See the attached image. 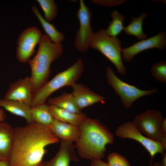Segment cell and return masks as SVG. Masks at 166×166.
Returning a JSON list of instances; mask_svg holds the SVG:
<instances>
[{"label": "cell", "mask_w": 166, "mask_h": 166, "mask_svg": "<svg viewBox=\"0 0 166 166\" xmlns=\"http://www.w3.org/2000/svg\"><path fill=\"white\" fill-rule=\"evenodd\" d=\"M31 9L41 23L46 34L49 37L53 42L61 43L64 41L65 38L64 34L58 31L53 24L47 22L43 17L36 6H32Z\"/></svg>", "instance_id": "20"}, {"label": "cell", "mask_w": 166, "mask_h": 166, "mask_svg": "<svg viewBox=\"0 0 166 166\" xmlns=\"http://www.w3.org/2000/svg\"><path fill=\"white\" fill-rule=\"evenodd\" d=\"M47 102L48 105L55 106L73 113H81L72 93L63 92L60 95L49 99Z\"/></svg>", "instance_id": "19"}, {"label": "cell", "mask_w": 166, "mask_h": 166, "mask_svg": "<svg viewBox=\"0 0 166 166\" xmlns=\"http://www.w3.org/2000/svg\"><path fill=\"white\" fill-rule=\"evenodd\" d=\"M111 16L112 20L110 22L105 32L108 35L117 37L124 30V26L123 22L125 17L124 15L116 10L111 13Z\"/></svg>", "instance_id": "23"}, {"label": "cell", "mask_w": 166, "mask_h": 166, "mask_svg": "<svg viewBox=\"0 0 166 166\" xmlns=\"http://www.w3.org/2000/svg\"><path fill=\"white\" fill-rule=\"evenodd\" d=\"M39 44L36 54L28 62L31 70L30 78L33 93L48 81L51 64L61 55L63 49L61 43L53 42L46 34L42 35Z\"/></svg>", "instance_id": "3"}, {"label": "cell", "mask_w": 166, "mask_h": 166, "mask_svg": "<svg viewBox=\"0 0 166 166\" xmlns=\"http://www.w3.org/2000/svg\"><path fill=\"white\" fill-rule=\"evenodd\" d=\"M72 92L77 105L81 110L95 103L103 102L106 98L91 90L87 86L81 84L75 83L71 86Z\"/></svg>", "instance_id": "14"}, {"label": "cell", "mask_w": 166, "mask_h": 166, "mask_svg": "<svg viewBox=\"0 0 166 166\" xmlns=\"http://www.w3.org/2000/svg\"><path fill=\"white\" fill-rule=\"evenodd\" d=\"M0 166H10L9 160H0Z\"/></svg>", "instance_id": "31"}, {"label": "cell", "mask_w": 166, "mask_h": 166, "mask_svg": "<svg viewBox=\"0 0 166 166\" xmlns=\"http://www.w3.org/2000/svg\"><path fill=\"white\" fill-rule=\"evenodd\" d=\"M106 77L108 83L120 97L126 109L131 108L137 99L154 93L157 90L155 88L148 90H141L128 84L118 77L110 67L106 68Z\"/></svg>", "instance_id": "7"}, {"label": "cell", "mask_w": 166, "mask_h": 166, "mask_svg": "<svg viewBox=\"0 0 166 166\" xmlns=\"http://www.w3.org/2000/svg\"><path fill=\"white\" fill-rule=\"evenodd\" d=\"M79 127L80 135L75 145L80 157L91 161L104 158L106 145L113 143V134L97 119L87 117Z\"/></svg>", "instance_id": "2"}, {"label": "cell", "mask_w": 166, "mask_h": 166, "mask_svg": "<svg viewBox=\"0 0 166 166\" xmlns=\"http://www.w3.org/2000/svg\"><path fill=\"white\" fill-rule=\"evenodd\" d=\"M125 0H92L91 1L95 4L104 6H115L124 3Z\"/></svg>", "instance_id": "27"}, {"label": "cell", "mask_w": 166, "mask_h": 166, "mask_svg": "<svg viewBox=\"0 0 166 166\" xmlns=\"http://www.w3.org/2000/svg\"><path fill=\"white\" fill-rule=\"evenodd\" d=\"M160 163L158 162H156L152 164L151 166H160Z\"/></svg>", "instance_id": "32"}, {"label": "cell", "mask_w": 166, "mask_h": 166, "mask_svg": "<svg viewBox=\"0 0 166 166\" xmlns=\"http://www.w3.org/2000/svg\"><path fill=\"white\" fill-rule=\"evenodd\" d=\"M42 34L35 26H31L24 30L18 38L16 57L22 63L28 62L35 52V47L39 44Z\"/></svg>", "instance_id": "10"}, {"label": "cell", "mask_w": 166, "mask_h": 166, "mask_svg": "<svg viewBox=\"0 0 166 166\" xmlns=\"http://www.w3.org/2000/svg\"><path fill=\"white\" fill-rule=\"evenodd\" d=\"M14 128L8 123L0 122V160H8L14 141Z\"/></svg>", "instance_id": "16"}, {"label": "cell", "mask_w": 166, "mask_h": 166, "mask_svg": "<svg viewBox=\"0 0 166 166\" xmlns=\"http://www.w3.org/2000/svg\"><path fill=\"white\" fill-rule=\"evenodd\" d=\"M0 107L13 114L24 118L28 124L34 122L31 114V106L26 104L4 98L0 99Z\"/></svg>", "instance_id": "17"}, {"label": "cell", "mask_w": 166, "mask_h": 166, "mask_svg": "<svg viewBox=\"0 0 166 166\" xmlns=\"http://www.w3.org/2000/svg\"><path fill=\"white\" fill-rule=\"evenodd\" d=\"M150 72L152 76L156 80L166 83V61L162 60L153 64Z\"/></svg>", "instance_id": "25"}, {"label": "cell", "mask_w": 166, "mask_h": 166, "mask_svg": "<svg viewBox=\"0 0 166 166\" xmlns=\"http://www.w3.org/2000/svg\"><path fill=\"white\" fill-rule=\"evenodd\" d=\"M79 2V8L76 12V16L79 21L80 27L76 32L74 45L77 51L84 52L89 47L94 34L90 23L93 13L83 0H80Z\"/></svg>", "instance_id": "8"}, {"label": "cell", "mask_w": 166, "mask_h": 166, "mask_svg": "<svg viewBox=\"0 0 166 166\" xmlns=\"http://www.w3.org/2000/svg\"><path fill=\"white\" fill-rule=\"evenodd\" d=\"M90 166H110L107 163L102 161L101 159L91 161ZM151 166V165L150 166Z\"/></svg>", "instance_id": "28"}, {"label": "cell", "mask_w": 166, "mask_h": 166, "mask_svg": "<svg viewBox=\"0 0 166 166\" xmlns=\"http://www.w3.org/2000/svg\"><path fill=\"white\" fill-rule=\"evenodd\" d=\"M89 47L99 51L115 65L122 75L126 72L123 62L121 42L117 37L108 35L105 30L101 29L94 33Z\"/></svg>", "instance_id": "5"}, {"label": "cell", "mask_w": 166, "mask_h": 166, "mask_svg": "<svg viewBox=\"0 0 166 166\" xmlns=\"http://www.w3.org/2000/svg\"><path fill=\"white\" fill-rule=\"evenodd\" d=\"M48 127L56 136L61 140L75 142L80 135L79 126L54 119Z\"/></svg>", "instance_id": "15"}, {"label": "cell", "mask_w": 166, "mask_h": 166, "mask_svg": "<svg viewBox=\"0 0 166 166\" xmlns=\"http://www.w3.org/2000/svg\"><path fill=\"white\" fill-rule=\"evenodd\" d=\"M107 163L110 166H131L124 156L116 152H112L109 154Z\"/></svg>", "instance_id": "26"}, {"label": "cell", "mask_w": 166, "mask_h": 166, "mask_svg": "<svg viewBox=\"0 0 166 166\" xmlns=\"http://www.w3.org/2000/svg\"><path fill=\"white\" fill-rule=\"evenodd\" d=\"M6 115L2 109L0 108V122L5 121Z\"/></svg>", "instance_id": "29"}, {"label": "cell", "mask_w": 166, "mask_h": 166, "mask_svg": "<svg viewBox=\"0 0 166 166\" xmlns=\"http://www.w3.org/2000/svg\"><path fill=\"white\" fill-rule=\"evenodd\" d=\"M148 17V14L143 12L138 17L132 16L128 24L124 27V33L128 35L134 36L139 40L146 39L147 35L143 30V23L144 19Z\"/></svg>", "instance_id": "21"}, {"label": "cell", "mask_w": 166, "mask_h": 166, "mask_svg": "<svg viewBox=\"0 0 166 166\" xmlns=\"http://www.w3.org/2000/svg\"><path fill=\"white\" fill-rule=\"evenodd\" d=\"M59 141L48 126L35 122L14 128L10 166H42L45 147Z\"/></svg>", "instance_id": "1"}, {"label": "cell", "mask_w": 166, "mask_h": 166, "mask_svg": "<svg viewBox=\"0 0 166 166\" xmlns=\"http://www.w3.org/2000/svg\"><path fill=\"white\" fill-rule=\"evenodd\" d=\"M32 93L30 77L26 76L10 83L4 98L19 101L30 106Z\"/></svg>", "instance_id": "12"}, {"label": "cell", "mask_w": 166, "mask_h": 166, "mask_svg": "<svg viewBox=\"0 0 166 166\" xmlns=\"http://www.w3.org/2000/svg\"><path fill=\"white\" fill-rule=\"evenodd\" d=\"M166 47V34L161 31L151 37L136 42L128 47L123 48L122 58L125 62H130L135 55L142 51L154 48L161 50Z\"/></svg>", "instance_id": "11"}, {"label": "cell", "mask_w": 166, "mask_h": 166, "mask_svg": "<svg viewBox=\"0 0 166 166\" xmlns=\"http://www.w3.org/2000/svg\"><path fill=\"white\" fill-rule=\"evenodd\" d=\"M164 119L156 110L148 109L135 116L133 122L140 131L148 138L160 142L166 149V137L162 134L161 124Z\"/></svg>", "instance_id": "6"}, {"label": "cell", "mask_w": 166, "mask_h": 166, "mask_svg": "<svg viewBox=\"0 0 166 166\" xmlns=\"http://www.w3.org/2000/svg\"><path fill=\"white\" fill-rule=\"evenodd\" d=\"M160 166H166V153L164 152L163 154Z\"/></svg>", "instance_id": "30"}, {"label": "cell", "mask_w": 166, "mask_h": 166, "mask_svg": "<svg viewBox=\"0 0 166 166\" xmlns=\"http://www.w3.org/2000/svg\"><path fill=\"white\" fill-rule=\"evenodd\" d=\"M30 111L34 121L37 124L48 126L54 119L48 105L45 104L31 106Z\"/></svg>", "instance_id": "22"}, {"label": "cell", "mask_w": 166, "mask_h": 166, "mask_svg": "<svg viewBox=\"0 0 166 166\" xmlns=\"http://www.w3.org/2000/svg\"><path fill=\"white\" fill-rule=\"evenodd\" d=\"M84 70L82 60L79 58L71 66L59 73L41 88L33 92L30 106L45 104L53 93L65 86H71L81 77Z\"/></svg>", "instance_id": "4"}, {"label": "cell", "mask_w": 166, "mask_h": 166, "mask_svg": "<svg viewBox=\"0 0 166 166\" xmlns=\"http://www.w3.org/2000/svg\"><path fill=\"white\" fill-rule=\"evenodd\" d=\"M47 105L54 118L61 121L79 126L87 118L82 112L74 113L53 105Z\"/></svg>", "instance_id": "18"}, {"label": "cell", "mask_w": 166, "mask_h": 166, "mask_svg": "<svg viewBox=\"0 0 166 166\" xmlns=\"http://www.w3.org/2000/svg\"><path fill=\"white\" fill-rule=\"evenodd\" d=\"M42 10L45 19L49 22L54 20L57 14V6L53 0H37Z\"/></svg>", "instance_id": "24"}, {"label": "cell", "mask_w": 166, "mask_h": 166, "mask_svg": "<svg viewBox=\"0 0 166 166\" xmlns=\"http://www.w3.org/2000/svg\"><path fill=\"white\" fill-rule=\"evenodd\" d=\"M76 148L73 142L61 140L60 148L56 155L49 161L43 162L42 166H69L71 161L79 160Z\"/></svg>", "instance_id": "13"}, {"label": "cell", "mask_w": 166, "mask_h": 166, "mask_svg": "<svg viewBox=\"0 0 166 166\" xmlns=\"http://www.w3.org/2000/svg\"><path fill=\"white\" fill-rule=\"evenodd\" d=\"M115 135L124 138L134 140L140 144L149 153L152 159L157 153L163 154L164 150L162 144L145 136L132 121L124 123L118 126Z\"/></svg>", "instance_id": "9"}]
</instances>
